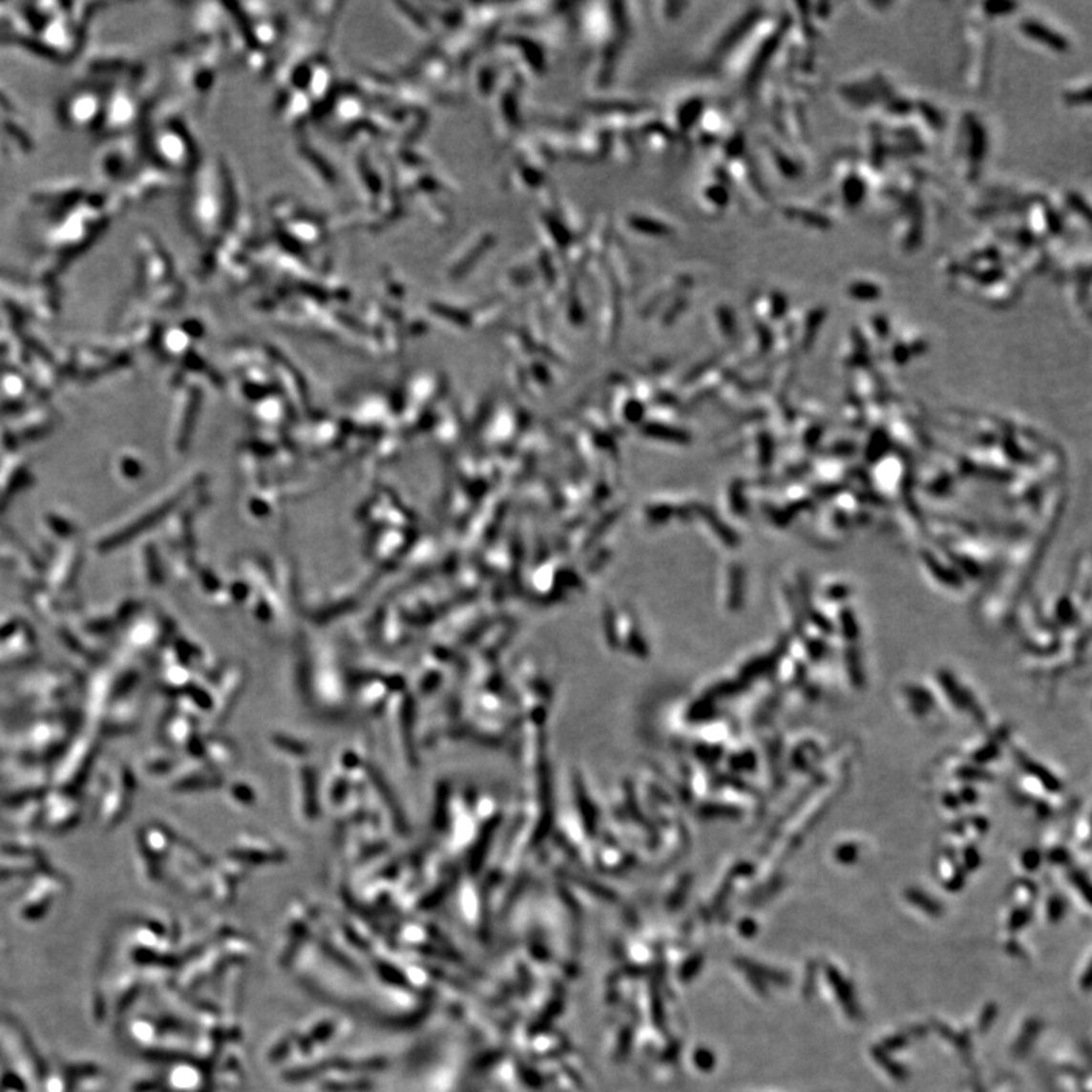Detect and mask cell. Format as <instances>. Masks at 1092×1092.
Here are the masks:
<instances>
[{
  "instance_id": "1",
  "label": "cell",
  "mask_w": 1092,
  "mask_h": 1092,
  "mask_svg": "<svg viewBox=\"0 0 1092 1092\" xmlns=\"http://www.w3.org/2000/svg\"><path fill=\"white\" fill-rule=\"evenodd\" d=\"M1021 28L1024 33L1029 35L1030 38H1034V40L1040 41L1042 45L1052 48L1053 51L1065 52L1066 48H1068V41H1066L1060 33L1055 32V31L1045 27V25L1038 22V20H1024V22L1021 23Z\"/></svg>"
},
{
  "instance_id": "2",
  "label": "cell",
  "mask_w": 1092,
  "mask_h": 1092,
  "mask_svg": "<svg viewBox=\"0 0 1092 1092\" xmlns=\"http://www.w3.org/2000/svg\"><path fill=\"white\" fill-rule=\"evenodd\" d=\"M842 192H844V200H846V202L851 205V207H854V205L864 200L865 182L862 181L860 178H857L856 175H851V177L847 178L846 181H844Z\"/></svg>"
},
{
  "instance_id": "3",
  "label": "cell",
  "mask_w": 1092,
  "mask_h": 1092,
  "mask_svg": "<svg viewBox=\"0 0 1092 1092\" xmlns=\"http://www.w3.org/2000/svg\"><path fill=\"white\" fill-rule=\"evenodd\" d=\"M630 225L635 226L640 233L653 234V236H668L671 228L659 220H650V218H633Z\"/></svg>"
},
{
  "instance_id": "4",
  "label": "cell",
  "mask_w": 1092,
  "mask_h": 1092,
  "mask_svg": "<svg viewBox=\"0 0 1092 1092\" xmlns=\"http://www.w3.org/2000/svg\"><path fill=\"white\" fill-rule=\"evenodd\" d=\"M849 290L850 295L854 296L857 300H875L882 293L878 285L867 283V281L854 283V284L850 285Z\"/></svg>"
},
{
  "instance_id": "5",
  "label": "cell",
  "mask_w": 1092,
  "mask_h": 1092,
  "mask_svg": "<svg viewBox=\"0 0 1092 1092\" xmlns=\"http://www.w3.org/2000/svg\"><path fill=\"white\" fill-rule=\"evenodd\" d=\"M1015 7H1017V5L1011 4V2H1000V0H996V2H988V4L983 5L986 14L989 15L1009 14V12H1011Z\"/></svg>"
},
{
  "instance_id": "6",
  "label": "cell",
  "mask_w": 1092,
  "mask_h": 1092,
  "mask_svg": "<svg viewBox=\"0 0 1092 1092\" xmlns=\"http://www.w3.org/2000/svg\"><path fill=\"white\" fill-rule=\"evenodd\" d=\"M1068 200H1070L1071 205H1073L1074 210L1078 211L1079 215L1083 216L1085 219L1089 218L1088 203L1083 200L1082 196H1078V193H1070Z\"/></svg>"
},
{
  "instance_id": "7",
  "label": "cell",
  "mask_w": 1092,
  "mask_h": 1092,
  "mask_svg": "<svg viewBox=\"0 0 1092 1092\" xmlns=\"http://www.w3.org/2000/svg\"><path fill=\"white\" fill-rule=\"evenodd\" d=\"M1065 100L1066 102H1070V104H1083V102L1088 104L1089 89H1085L1083 92L1066 93Z\"/></svg>"
}]
</instances>
